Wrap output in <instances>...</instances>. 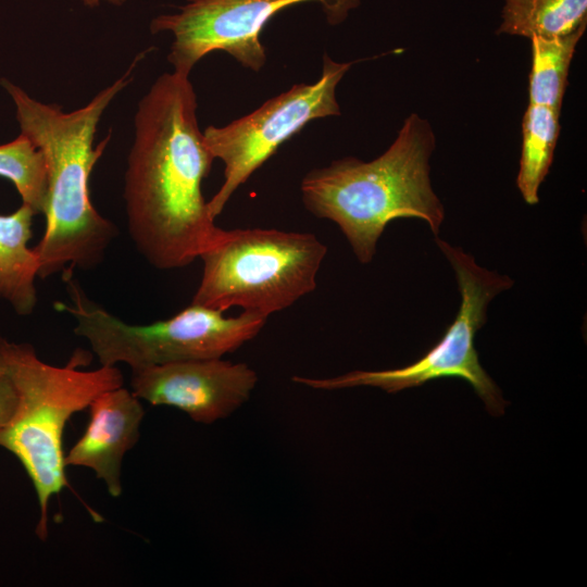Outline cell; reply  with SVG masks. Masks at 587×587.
Wrapping results in <instances>:
<instances>
[{
    "instance_id": "cell-8",
    "label": "cell",
    "mask_w": 587,
    "mask_h": 587,
    "mask_svg": "<svg viewBox=\"0 0 587 587\" xmlns=\"http://www.w3.org/2000/svg\"><path fill=\"white\" fill-rule=\"evenodd\" d=\"M353 63L336 62L325 54L316 82L296 84L250 114L203 130L212 155L224 164L223 184L208 201L212 217L218 216L235 191L309 122L340 115L336 88Z\"/></svg>"
},
{
    "instance_id": "cell-18",
    "label": "cell",
    "mask_w": 587,
    "mask_h": 587,
    "mask_svg": "<svg viewBox=\"0 0 587 587\" xmlns=\"http://www.w3.org/2000/svg\"><path fill=\"white\" fill-rule=\"evenodd\" d=\"M75 1L88 8H96L102 4H111V5L118 7L126 3L128 0H75Z\"/></svg>"
},
{
    "instance_id": "cell-19",
    "label": "cell",
    "mask_w": 587,
    "mask_h": 587,
    "mask_svg": "<svg viewBox=\"0 0 587 587\" xmlns=\"http://www.w3.org/2000/svg\"><path fill=\"white\" fill-rule=\"evenodd\" d=\"M8 372V369H7V362H5V359H4V355L0 349V376L5 374Z\"/></svg>"
},
{
    "instance_id": "cell-7",
    "label": "cell",
    "mask_w": 587,
    "mask_h": 587,
    "mask_svg": "<svg viewBox=\"0 0 587 587\" xmlns=\"http://www.w3.org/2000/svg\"><path fill=\"white\" fill-rule=\"evenodd\" d=\"M435 240L455 273L461 295L457 316L436 345L417 361L403 367L352 371L330 378L294 376L292 380L313 389L336 390L372 386L396 394L433 379L458 377L473 387L491 415H502L508 402L480 365L474 339L487 322V308L491 300L510 289L514 282L508 275L482 267L462 248L451 246L438 237Z\"/></svg>"
},
{
    "instance_id": "cell-15",
    "label": "cell",
    "mask_w": 587,
    "mask_h": 587,
    "mask_svg": "<svg viewBox=\"0 0 587 587\" xmlns=\"http://www.w3.org/2000/svg\"><path fill=\"white\" fill-rule=\"evenodd\" d=\"M587 23L574 32L557 37L532 36V68L528 77L530 104L562 109L571 62Z\"/></svg>"
},
{
    "instance_id": "cell-6",
    "label": "cell",
    "mask_w": 587,
    "mask_h": 587,
    "mask_svg": "<svg viewBox=\"0 0 587 587\" xmlns=\"http://www.w3.org/2000/svg\"><path fill=\"white\" fill-rule=\"evenodd\" d=\"M68 302L54 308L74 321V333L84 338L101 365L126 364L132 371L171 362L218 359L253 339L267 317L243 311H223L191 303L172 317L151 324H129L92 302L79 283L66 275Z\"/></svg>"
},
{
    "instance_id": "cell-17",
    "label": "cell",
    "mask_w": 587,
    "mask_h": 587,
    "mask_svg": "<svg viewBox=\"0 0 587 587\" xmlns=\"http://www.w3.org/2000/svg\"><path fill=\"white\" fill-rule=\"evenodd\" d=\"M18 402L17 390L8 372L0 376V429L13 417Z\"/></svg>"
},
{
    "instance_id": "cell-13",
    "label": "cell",
    "mask_w": 587,
    "mask_h": 587,
    "mask_svg": "<svg viewBox=\"0 0 587 587\" xmlns=\"http://www.w3.org/2000/svg\"><path fill=\"white\" fill-rule=\"evenodd\" d=\"M560 112L528 103L522 120L517 189L527 204L539 202V188L549 173L557 147Z\"/></svg>"
},
{
    "instance_id": "cell-11",
    "label": "cell",
    "mask_w": 587,
    "mask_h": 587,
    "mask_svg": "<svg viewBox=\"0 0 587 587\" xmlns=\"http://www.w3.org/2000/svg\"><path fill=\"white\" fill-rule=\"evenodd\" d=\"M89 421L79 439L64 454L67 466L91 470L109 495H122V464L140 437L145 417L141 400L123 386L96 397L88 407Z\"/></svg>"
},
{
    "instance_id": "cell-9",
    "label": "cell",
    "mask_w": 587,
    "mask_h": 587,
    "mask_svg": "<svg viewBox=\"0 0 587 587\" xmlns=\"http://www.w3.org/2000/svg\"><path fill=\"white\" fill-rule=\"evenodd\" d=\"M322 5L329 24H339L360 0H187L174 13L160 14L150 32H167L173 42L167 54L173 71L189 75L212 51H224L242 66L259 72L266 63L261 42L265 25L282 10L303 2Z\"/></svg>"
},
{
    "instance_id": "cell-5",
    "label": "cell",
    "mask_w": 587,
    "mask_h": 587,
    "mask_svg": "<svg viewBox=\"0 0 587 587\" xmlns=\"http://www.w3.org/2000/svg\"><path fill=\"white\" fill-rule=\"evenodd\" d=\"M326 253L311 233L221 229L199 258L202 275L191 303L223 312L238 307L268 317L316 288Z\"/></svg>"
},
{
    "instance_id": "cell-2",
    "label": "cell",
    "mask_w": 587,
    "mask_h": 587,
    "mask_svg": "<svg viewBox=\"0 0 587 587\" xmlns=\"http://www.w3.org/2000/svg\"><path fill=\"white\" fill-rule=\"evenodd\" d=\"M150 50L137 54L120 78L72 112L40 102L7 79L1 82L15 104L21 134L40 150L46 164L45 230L33 248L40 278L66 270L95 268L118 234L90 199V175L110 135L96 148L93 139L103 112L132 82L133 71Z\"/></svg>"
},
{
    "instance_id": "cell-14",
    "label": "cell",
    "mask_w": 587,
    "mask_h": 587,
    "mask_svg": "<svg viewBox=\"0 0 587 587\" xmlns=\"http://www.w3.org/2000/svg\"><path fill=\"white\" fill-rule=\"evenodd\" d=\"M587 23V0H503L497 35L557 37Z\"/></svg>"
},
{
    "instance_id": "cell-10",
    "label": "cell",
    "mask_w": 587,
    "mask_h": 587,
    "mask_svg": "<svg viewBox=\"0 0 587 587\" xmlns=\"http://www.w3.org/2000/svg\"><path fill=\"white\" fill-rule=\"evenodd\" d=\"M258 375L246 363L188 360L132 371L130 390L152 405H168L192 421L212 424L228 417L249 398Z\"/></svg>"
},
{
    "instance_id": "cell-3",
    "label": "cell",
    "mask_w": 587,
    "mask_h": 587,
    "mask_svg": "<svg viewBox=\"0 0 587 587\" xmlns=\"http://www.w3.org/2000/svg\"><path fill=\"white\" fill-rule=\"evenodd\" d=\"M436 135L417 113L405 117L394 142L371 161L346 157L308 172L301 180L305 209L334 222L361 263H369L386 226L420 218L437 235L445 208L430 183Z\"/></svg>"
},
{
    "instance_id": "cell-12",
    "label": "cell",
    "mask_w": 587,
    "mask_h": 587,
    "mask_svg": "<svg viewBox=\"0 0 587 587\" xmlns=\"http://www.w3.org/2000/svg\"><path fill=\"white\" fill-rule=\"evenodd\" d=\"M35 215L24 203L10 214H0V298L20 315L30 314L37 303L38 259L28 247Z\"/></svg>"
},
{
    "instance_id": "cell-4",
    "label": "cell",
    "mask_w": 587,
    "mask_h": 587,
    "mask_svg": "<svg viewBox=\"0 0 587 587\" xmlns=\"http://www.w3.org/2000/svg\"><path fill=\"white\" fill-rule=\"evenodd\" d=\"M8 374L18 402L11 421L0 429V447L12 453L27 473L38 501L36 535L46 540L52 497L67 486L63 433L68 420L89 407L100 394L123 386L117 366L92 371L42 361L32 345L0 338Z\"/></svg>"
},
{
    "instance_id": "cell-1",
    "label": "cell",
    "mask_w": 587,
    "mask_h": 587,
    "mask_svg": "<svg viewBox=\"0 0 587 587\" xmlns=\"http://www.w3.org/2000/svg\"><path fill=\"white\" fill-rule=\"evenodd\" d=\"M214 160L189 75L163 73L138 102L124 177L128 233L154 268L189 265L218 236L202 195Z\"/></svg>"
},
{
    "instance_id": "cell-16",
    "label": "cell",
    "mask_w": 587,
    "mask_h": 587,
    "mask_svg": "<svg viewBox=\"0 0 587 587\" xmlns=\"http://www.w3.org/2000/svg\"><path fill=\"white\" fill-rule=\"evenodd\" d=\"M0 177L10 180L35 214H43L47 172L40 150L23 134L0 145Z\"/></svg>"
}]
</instances>
